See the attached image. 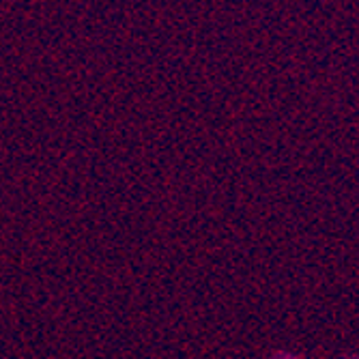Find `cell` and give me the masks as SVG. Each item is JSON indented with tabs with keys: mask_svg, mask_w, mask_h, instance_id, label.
Here are the masks:
<instances>
[{
	"mask_svg": "<svg viewBox=\"0 0 359 359\" xmlns=\"http://www.w3.org/2000/svg\"><path fill=\"white\" fill-rule=\"evenodd\" d=\"M346 359H359V357H346Z\"/></svg>",
	"mask_w": 359,
	"mask_h": 359,
	"instance_id": "obj_1",
	"label": "cell"
}]
</instances>
